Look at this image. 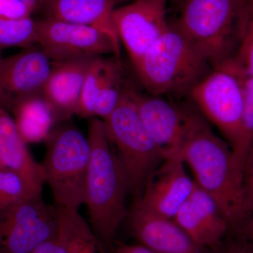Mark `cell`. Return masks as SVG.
I'll return each mask as SVG.
<instances>
[{
  "label": "cell",
  "instance_id": "1",
  "mask_svg": "<svg viewBox=\"0 0 253 253\" xmlns=\"http://www.w3.org/2000/svg\"><path fill=\"white\" fill-rule=\"evenodd\" d=\"M176 156L191 168L196 185L217 202L230 231L235 229L244 218V196L243 173L230 145L215 134L202 115L191 111Z\"/></svg>",
  "mask_w": 253,
  "mask_h": 253
},
{
  "label": "cell",
  "instance_id": "2",
  "mask_svg": "<svg viewBox=\"0 0 253 253\" xmlns=\"http://www.w3.org/2000/svg\"><path fill=\"white\" fill-rule=\"evenodd\" d=\"M87 139L91 154L84 204L89 225L109 252L112 251L118 229L129 213L126 206L129 187L102 120L91 118Z\"/></svg>",
  "mask_w": 253,
  "mask_h": 253
},
{
  "label": "cell",
  "instance_id": "3",
  "mask_svg": "<svg viewBox=\"0 0 253 253\" xmlns=\"http://www.w3.org/2000/svg\"><path fill=\"white\" fill-rule=\"evenodd\" d=\"M248 4V0H186L174 24L214 68L234 59Z\"/></svg>",
  "mask_w": 253,
  "mask_h": 253
},
{
  "label": "cell",
  "instance_id": "4",
  "mask_svg": "<svg viewBox=\"0 0 253 253\" xmlns=\"http://www.w3.org/2000/svg\"><path fill=\"white\" fill-rule=\"evenodd\" d=\"M134 68L149 94L161 96L189 95L212 70L175 24H169Z\"/></svg>",
  "mask_w": 253,
  "mask_h": 253
},
{
  "label": "cell",
  "instance_id": "5",
  "mask_svg": "<svg viewBox=\"0 0 253 253\" xmlns=\"http://www.w3.org/2000/svg\"><path fill=\"white\" fill-rule=\"evenodd\" d=\"M103 121L126 174L129 192L138 199L150 176L164 159L138 113L129 87H126L116 109Z\"/></svg>",
  "mask_w": 253,
  "mask_h": 253
},
{
  "label": "cell",
  "instance_id": "6",
  "mask_svg": "<svg viewBox=\"0 0 253 253\" xmlns=\"http://www.w3.org/2000/svg\"><path fill=\"white\" fill-rule=\"evenodd\" d=\"M41 163L55 204L58 207L78 210L85 202L90 144L76 126L64 124L55 128L46 139Z\"/></svg>",
  "mask_w": 253,
  "mask_h": 253
},
{
  "label": "cell",
  "instance_id": "7",
  "mask_svg": "<svg viewBox=\"0 0 253 253\" xmlns=\"http://www.w3.org/2000/svg\"><path fill=\"white\" fill-rule=\"evenodd\" d=\"M189 96L201 115L214 125L234 149L239 139L244 106V73L234 60L212 68Z\"/></svg>",
  "mask_w": 253,
  "mask_h": 253
},
{
  "label": "cell",
  "instance_id": "8",
  "mask_svg": "<svg viewBox=\"0 0 253 253\" xmlns=\"http://www.w3.org/2000/svg\"><path fill=\"white\" fill-rule=\"evenodd\" d=\"M58 233L57 207L42 194L0 209V253H30Z\"/></svg>",
  "mask_w": 253,
  "mask_h": 253
},
{
  "label": "cell",
  "instance_id": "9",
  "mask_svg": "<svg viewBox=\"0 0 253 253\" xmlns=\"http://www.w3.org/2000/svg\"><path fill=\"white\" fill-rule=\"evenodd\" d=\"M38 22V44L53 63L112 55L118 49L107 35L89 26L44 18Z\"/></svg>",
  "mask_w": 253,
  "mask_h": 253
},
{
  "label": "cell",
  "instance_id": "10",
  "mask_svg": "<svg viewBox=\"0 0 253 253\" xmlns=\"http://www.w3.org/2000/svg\"><path fill=\"white\" fill-rule=\"evenodd\" d=\"M167 1L136 0L115 9L113 17L120 42L134 67L169 28Z\"/></svg>",
  "mask_w": 253,
  "mask_h": 253
},
{
  "label": "cell",
  "instance_id": "11",
  "mask_svg": "<svg viewBox=\"0 0 253 253\" xmlns=\"http://www.w3.org/2000/svg\"><path fill=\"white\" fill-rule=\"evenodd\" d=\"M53 62L41 49H25L0 65V107L12 111L22 100L42 92Z\"/></svg>",
  "mask_w": 253,
  "mask_h": 253
},
{
  "label": "cell",
  "instance_id": "12",
  "mask_svg": "<svg viewBox=\"0 0 253 253\" xmlns=\"http://www.w3.org/2000/svg\"><path fill=\"white\" fill-rule=\"evenodd\" d=\"M138 113L163 159L175 156L185 136L191 110L164 96L143 94L129 87Z\"/></svg>",
  "mask_w": 253,
  "mask_h": 253
},
{
  "label": "cell",
  "instance_id": "13",
  "mask_svg": "<svg viewBox=\"0 0 253 253\" xmlns=\"http://www.w3.org/2000/svg\"><path fill=\"white\" fill-rule=\"evenodd\" d=\"M138 244L156 253H212L198 246L173 218L150 211L135 201L127 217Z\"/></svg>",
  "mask_w": 253,
  "mask_h": 253
},
{
  "label": "cell",
  "instance_id": "14",
  "mask_svg": "<svg viewBox=\"0 0 253 253\" xmlns=\"http://www.w3.org/2000/svg\"><path fill=\"white\" fill-rule=\"evenodd\" d=\"M195 182L186 172L185 164L179 156L163 160L150 176L139 204L153 212L174 218L182 205L189 199Z\"/></svg>",
  "mask_w": 253,
  "mask_h": 253
},
{
  "label": "cell",
  "instance_id": "15",
  "mask_svg": "<svg viewBox=\"0 0 253 253\" xmlns=\"http://www.w3.org/2000/svg\"><path fill=\"white\" fill-rule=\"evenodd\" d=\"M95 58L53 63L42 94L54 110L58 121L76 115L86 73Z\"/></svg>",
  "mask_w": 253,
  "mask_h": 253
},
{
  "label": "cell",
  "instance_id": "16",
  "mask_svg": "<svg viewBox=\"0 0 253 253\" xmlns=\"http://www.w3.org/2000/svg\"><path fill=\"white\" fill-rule=\"evenodd\" d=\"M116 1L117 0H43L42 5L45 18L99 30L107 35L121 50L113 17Z\"/></svg>",
  "mask_w": 253,
  "mask_h": 253
},
{
  "label": "cell",
  "instance_id": "17",
  "mask_svg": "<svg viewBox=\"0 0 253 253\" xmlns=\"http://www.w3.org/2000/svg\"><path fill=\"white\" fill-rule=\"evenodd\" d=\"M18 134L14 118L0 107V156L4 169L17 173L38 192L42 193L45 176L41 163L33 158Z\"/></svg>",
  "mask_w": 253,
  "mask_h": 253
},
{
  "label": "cell",
  "instance_id": "18",
  "mask_svg": "<svg viewBox=\"0 0 253 253\" xmlns=\"http://www.w3.org/2000/svg\"><path fill=\"white\" fill-rule=\"evenodd\" d=\"M11 111L18 134L26 144L45 141L59 121L42 93L22 100Z\"/></svg>",
  "mask_w": 253,
  "mask_h": 253
},
{
  "label": "cell",
  "instance_id": "19",
  "mask_svg": "<svg viewBox=\"0 0 253 253\" xmlns=\"http://www.w3.org/2000/svg\"><path fill=\"white\" fill-rule=\"evenodd\" d=\"M56 207L59 220L58 236L68 253H108L104 245L78 210Z\"/></svg>",
  "mask_w": 253,
  "mask_h": 253
},
{
  "label": "cell",
  "instance_id": "20",
  "mask_svg": "<svg viewBox=\"0 0 253 253\" xmlns=\"http://www.w3.org/2000/svg\"><path fill=\"white\" fill-rule=\"evenodd\" d=\"M124 74V69L120 58L111 56L96 101L94 118L104 121L119 104L126 89L125 85Z\"/></svg>",
  "mask_w": 253,
  "mask_h": 253
},
{
  "label": "cell",
  "instance_id": "21",
  "mask_svg": "<svg viewBox=\"0 0 253 253\" xmlns=\"http://www.w3.org/2000/svg\"><path fill=\"white\" fill-rule=\"evenodd\" d=\"M110 57L100 56L91 61L83 84L76 113L78 116L85 118H94L96 101L107 71Z\"/></svg>",
  "mask_w": 253,
  "mask_h": 253
},
{
  "label": "cell",
  "instance_id": "22",
  "mask_svg": "<svg viewBox=\"0 0 253 253\" xmlns=\"http://www.w3.org/2000/svg\"><path fill=\"white\" fill-rule=\"evenodd\" d=\"M38 44V22L31 17L9 19L0 18V49L32 47Z\"/></svg>",
  "mask_w": 253,
  "mask_h": 253
},
{
  "label": "cell",
  "instance_id": "23",
  "mask_svg": "<svg viewBox=\"0 0 253 253\" xmlns=\"http://www.w3.org/2000/svg\"><path fill=\"white\" fill-rule=\"evenodd\" d=\"M244 73V106L239 139L232 150L238 167L243 173L246 156L253 145V77Z\"/></svg>",
  "mask_w": 253,
  "mask_h": 253
},
{
  "label": "cell",
  "instance_id": "24",
  "mask_svg": "<svg viewBox=\"0 0 253 253\" xmlns=\"http://www.w3.org/2000/svg\"><path fill=\"white\" fill-rule=\"evenodd\" d=\"M38 192L17 173L0 169V209L10 207L29 199Z\"/></svg>",
  "mask_w": 253,
  "mask_h": 253
},
{
  "label": "cell",
  "instance_id": "25",
  "mask_svg": "<svg viewBox=\"0 0 253 253\" xmlns=\"http://www.w3.org/2000/svg\"><path fill=\"white\" fill-rule=\"evenodd\" d=\"M233 60L246 74L253 77V4L249 1L244 34Z\"/></svg>",
  "mask_w": 253,
  "mask_h": 253
},
{
  "label": "cell",
  "instance_id": "26",
  "mask_svg": "<svg viewBox=\"0 0 253 253\" xmlns=\"http://www.w3.org/2000/svg\"><path fill=\"white\" fill-rule=\"evenodd\" d=\"M43 0H0V18L19 19L31 17Z\"/></svg>",
  "mask_w": 253,
  "mask_h": 253
},
{
  "label": "cell",
  "instance_id": "27",
  "mask_svg": "<svg viewBox=\"0 0 253 253\" xmlns=\"http://www.w3.org/2000/svg\"><path fill=\"white\" fill-rule=\"evenodd\" d=\"M243 187L245 218L253 212V145L250 149L244 163L243 170Z\"/></svg>",
  "mask_w": 253,
  "mask_h": 253
},
{
  "label": "cell",
  "instance_id": "28",
  "mask_svg": "<svg viewBox=\"0 0 253 253\" xmlns=\"http://www.w3.org/2000/svg\"><path fill=\"white\" fill-rule=\"evenodd\" d=\"M212 253H253V243L244 238L229 234L222 244Z\"/></svg>",
  "mask_w": 253,
  "mask_h": 253
},
{
  "label": "cell",
  "instance_id": "29",
  "mask_svg": "<svg viewBox=\"0 0 253 253\" xmlns=\"http://www.w3.org/2000/svg\"><path fill=\"white\" fill-rule=\"evenodd\" d=\"M229 234L244 238L253 243V212L246 216Z\"/></svg>",
  "mask_w": 253,
  "mask_h": 253
},
{
  "label": "cell",
  "instance_id": "30",
  "mask_svg": "<svg viewBox=\"0 0 253 253\" xmlns=\"http://www.w3.org/2000/svg\"><path fill=\"white\" fill-rule=\"evenodd\" d=\"M30 253H68L59 236L47 240Z\"/></svg>",
  "mask_w": 253,
  "mask_h": 253
},
{
  "label": "cell",
  "instance_id": "31",
  "mask_svg": "<svg viewBox=\"0 0 253 253\" xmlns=\"http://www.w3.org/2000/svg\"><path fill=\"white\" fill-rule=\"evenodd\" d=\"M112 253H156L139 244H125L116 240L113 244Z\"/></svg>",
  "mask_w": 253,
  "mask_h": 253
},
{
  "label": "cell",
  "instance_id": "32",
  "mask_svg": "<svg viewBox=\"0 0 253 253\" xmlns=\"http://www.w3.org/2000/svg\"><path fill=\"white\" fill-rule=\"evenodd\" d=\"M171 1H172L174 4L178 5V6H181V5L183 4V3L186 1V0H170Z\"/></svg>",
  "mask_w": 253,
  "mask_h": 253
},
{
  "label": "cell",
  "instance_id": "33",
  "mask_svg": "<svg viewBox=\"0 0 253 253\" xmlns=\"http://www.w3.org/2000/svg\"><path fill=\"white\" fill-rule=\"evenodd\" d=\"M0 169H4L3 167L2 163H1V156H0Z\"/></svg>",
  "mask_w": 253,
  "mask_h": 253
},
{
  "label": "cell",
  "instance_id": "34",
  "mask_svg": "<svg viewBox=\"0 0 253 253\" xmlns=\"http://www.w3.org/2000/svg\"><path fill=\"white\" fill-rule=\"evenodd\" d=\"M1 49H0V65H1V61H2V60H3V58L1 57Z\"/></svg>",
  "mask_w": 253,
  "mask_h": 253
},
{
  "label": "cell",
  "instance_id": "35",
  "mask_svg": "<svg viewBox=\"0 0 253 253\" xmlns=\"http://www.w3.org/2000/svg\"><path fill=\"white\" fill-rule=\"evenodd\" d=\"M251 4H253V0H248Z\"/></svg>",
  "mask_w": 253,
  "mask_h": 253
}]
</instances>
